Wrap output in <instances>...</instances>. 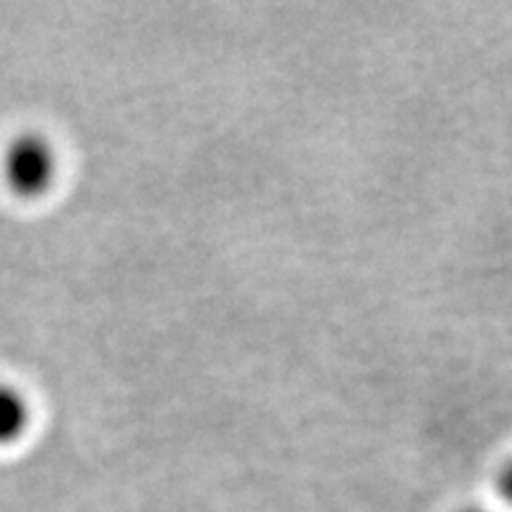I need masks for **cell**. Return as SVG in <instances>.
Returning <instances> with one entry per match:
<instances>
[{"label": "cell", "mask_w": 512, "mask_h": 512, "mask_svg": "<svg viewBox=\"0 0 512 512\" xmlns=\"http://www.w3.org/2000/svg\"><path fill=\"white\" fill-rule=\"evenodd\" d=\"M5 176L12 190L22 197L43 195L57 176L53 145L43 136H22L8 147Z\"/></svg>", "instance_id": "cell-1"}, {"label": "cell", "mask_w": 512, "mask_h": 512, "mask_svg": "<svg viewBox=\"0 0 512 512\" xmlns=\"http://www.w3.org/2000/svg\"><path fill=\"white\" fill-rule=\"evenodd\" d=\"M29 425V406L24 396L10 387H0V444L24 434Z\"/></svg>", "instance_id": "cell-2"}, {"label": "cell", "mask_w": 512, "mask_h": 512, "mask_svg": "<svg viewBox=\"0 0 512 512\" xmlns=\"http://www.w3.org/2000/svg\"><path fill=\"white\" fill-rule=\"evenodd\" d=\"M496 489L505 503L512 505V456L505 460L496 477Z\"/></svg>", "instance_id": "cell-3"}, {"label": "cell", "mask_w": 512, "mask_h": 512, "mask_svg": "<svg viewBox=\"0 0 512 512\" xmlns=\"http://www.w3.org/2000/svg\"><path fill=\"white\" fill-rule=\"evenodd\" d=\"M456 512H496V510L484 508V505H467V508H460V510H456Z\"/></svg>", "instance_id": "cell-4"}]
</instances>
